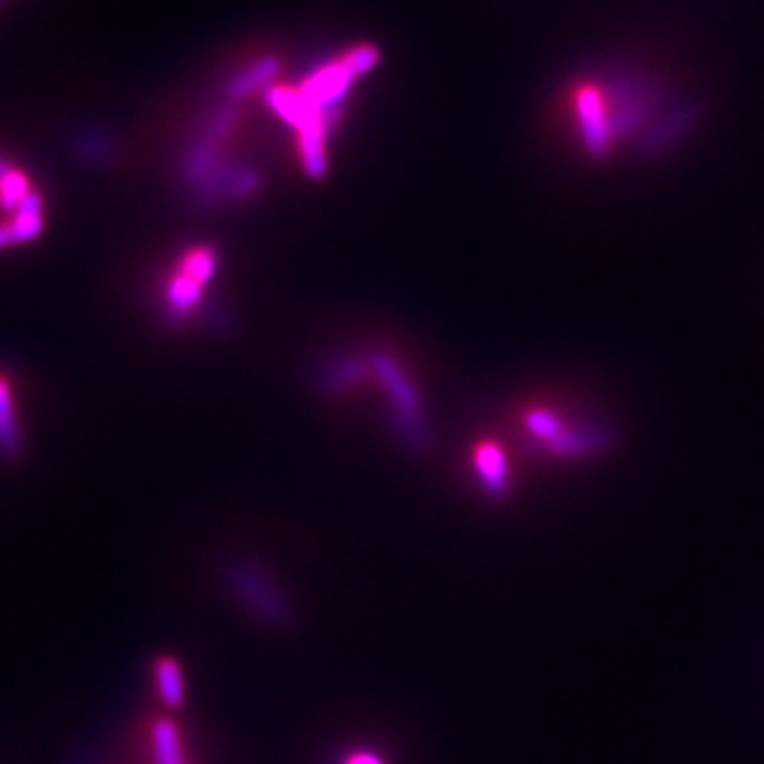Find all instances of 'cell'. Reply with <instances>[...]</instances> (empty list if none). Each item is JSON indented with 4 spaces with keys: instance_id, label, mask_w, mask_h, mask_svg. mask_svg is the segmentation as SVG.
I'll list each match as a JSON object with an SVG mask.
<instances>
[{
    "instance_id": "1",
    "label": "cell",
    "mask_w": 764,
    "mask_h": 764,
    "mask_svg": "<svg viewBox=\"0 0 764 764\" xmlns=\"http://www.w3.org/2000/svg\"><path fill=\"white\" fill-rule=\"evenodd\" d=\"M573 105L580 121L582 141L596 155L605 153L616 134H621L628 123L624 96L614 87L607 89L603 84L578 85Z\"/></svg>"
},
{
    "instance_id": "2",
    "label": "cell",
    "mask_w": 764,
    "mask_h": 764,
    "mask_svg": "<svg viewBox=\"0 0 764 764\" xmlns=\"http://www.w3.org/2000/svg\"><path fill=\"white\" fill-rule=\"evenodd\" d=\"M234 123H236V109L234 107L222 109V114L213 119V123L208 128V134L204 137V141L196 144V149L192 151L190 162L185 166V181L187 183L200 185L208 176V172L213 170V164H215L217 149H219V144L229 134Z\"/></svg>"
},
{
    "instance_id": "3",
    "label": "cell",
    "mask_w": 764,
    "mask_h": 764,
    "mask_svg": "<svg viewBox=\"0 0 764 764\" xmlns=\"http://www.w3.org/2000/svg\"><path fill=\"white\" fill-rule=\"evenodd\" d=\"M372 369L376 372L378 380L385 385V389L389 391V396L396 403V410L401 412H410V415H419L421 410V397L417 394L415 385L410 383V378L401 372L397 366L396 359L387 353H376L372 357Z\"/></svg>"
},
{
    "instance_id": "4",
    "label": "cell",
    "mask_w": 764,
    "mask_h": 764,
    "mask_svg": "<svg viewBox=\"0 0 764 764\" xmlns=\"http://www.w3.org/2000/svg\"><path fill=\"white\" fill-rule=\"evenodd\" d=\"M474 465L486 491L495 497L506 495L509 488L508 459L497 444L484 442L474 454Z\"/></svg>"
},
{
    "instance_id": "5",
    "label": "cell",
    "mask_w": 764,
    "mask_h": 764,
    "mask_svg": "<svg viewBox=\"0 0 764 764\" xmlns=\"http://www.w3.org/2000/svg\"><path fill=\"white\" fill-rule=\"evenodd\" d=\"M372 369V357L366 359L362 355H351L319 374V389L321 394H338L342 389H348L357 383H362Z\"/></svg>"
},
{
    "instance_id": "6",
    "label": "cell",
    "mask_w": 764,
    "mask_h": 764,
    "mask_svg": "<svg viewBox=\"0 0 764 764\" xmlns=\"http://www.w3.org/2000/svg\"><path fill=\"white\" fill-rule=\"evenodd\" d=\"M610 442L607 433L601 431H561L555 440L546 442V449L559 456H580V454L596 453Z\"/></svg>"
},
{
    "instance_id": "7",
    "label": "cell",
    "mask_w": 764,
    "mask_h": 764,
    "mask_svg": "<svg viewBox=\"0 0 764 764\" xmlns=\"http://www.w3.org/2000/svg\"><path fill=\"white\" fill-rule=\"evenodd\" d=\"M20 446V431L11 385L0 376V451L13 454Z\"/></svg>"
},
{
    "instance_id": "8",
    "label": "cell",
    "mask_w": 764,
    "mask_h": 764,
    "mask_svg": "<svg viewBox=\"0 0 764 764\" xmlns=\"http://www.w3.org/2000/svg\"><path fill=\"white\" fill-rule=\"evenodd\" d=\"M34 192L30 190V179L22 170L0 162V204L4 208H20Z\"/></svg>"
},
{
    "instance_id": "9",
    "label": "cell",
    "mask_w": 764,
    "mask_h": 764,
    "mask_svg": "<svg viewBox=\"0 0 764 764\" xmlns=\"http://www.w3.org/2000/svg\"><path fill=\"white\" fill-rule=\"evenodd\" d=\"M202 300V284L192 277L176 275L169 284V309L174 314H185L196 309Z\"/></svg>"
},
{
    "instance_id": "10",
    "label": "cell",
    "mask_w": 764,
    "mask_h": 764,
    "mask_svg": "<svg viewBox=\"0 0 764 764\" xmlns=\"http://www.w3.org/2000/svg\"><path fill=\"white\" fill-rule=\"evenodd\" d=\"M236 166L232 164H222V166H215V169L208 172V176L200 183L198 187V202L200 206H213L217 204L219 200L226 198L227 196V185L232 181V176L236 174Z\"/></svg>"
},
{
    "instance_id": "11",
    "label": "cell",
    "mask_w": 764,
    "mask_h": 764,
    "mask_svg": "<svg viewBox=\"0 0 764 764\" xmlns=\"http://www.w3.org/2000/svg\"><path fill=\"white\" fill-rule=\"evenodd\" d=\"M217 263H219L217 254L213 249L202 247V249H194V251L185 254V257L181 259L179 272L185 277H192L200 284L208 283L217 270Z\"/></svg>"
},
{
    "instance_id": "12",
    "label": "cell",
    "mask_w": 764,
    "mask_h": 764,
    "mask_svg": "<svg viewBox=\"0 0 764 764\" xmlns=\"http://www.w3.org/2000/svg\"><path fill=\"white\" fill-rule=\"evenodd\" d=\"M391 421H394V427H396L397 435H399L408 446L419 449V451H424V449L429 446L431 435H429V429L424 427L419 415H410V412L394 410Z\"/></svg>"
},
{
    "instance_id": "13",
    "label": "cell",
    "mask_w": 764,
    "mask_h": 764,
    "mask_svg": "<svg viewBox=\"0 0 764 764\" xmlns=\"http://www.w3.org/2000/svg\"><path fill=\"white\" fill-rule=\"evenodd\" d=\"M277 71V64L275 62H263V64H257L254 71L236 77L234 82H229L227 85V92L234 96V98H240V96H247L251 94L257 85L266 84Z\"/></svg>"
},
{
    "instance_id": "14",
    "label": "cell",
    "mask_w": 764,
    "mask_h": 764,
    "mask_svg": "<svg viewBox=\"0 0 764 764\" xmlns=\"http://www.w3.org/2000/svg\"><path fill=\"white\" fill-rule=\"evenodd\" d=\"M158 735V754H160V764H187L181 741L176 735V729L172 724L162 722L155 729Z\"/></svg>"
},
{
    "instance_id": "15",
    "label": "cell",
    "mask_w": 764,
    "mask_h": 764,
    "mask_svg": "<svg viewBox=\"0 0 764 764\" xmlns=\"http://www.w3.org/2000/svg\"><path fill=\"white\" fill-rule=\"evenodd\" d=\"M527 427L531 429V433L538 435L539 440H544V444L550 442V440H555V438L566 429L563 423H561L552 412H548V410H534V412H529V415H527Z\"/></svg>"
},
{
    "instance_id": "16",
    "label": "cell",
    "mask_w": 764,
    "mask_h": 764,
    "mask_svg": "<svg viewBox=\"0 0 764 764\" xmlns=\"http://www.w3.org/2000/svg\"><path fill=\"white\" fill-rule=\"evenodd\" d=\"M261 179L254 169H238L227 185V200L251 198L259 190Z\"/></svg>"
},
{
    "instance_id": "17",
    "label": "cell",
    "mask_w": 764,
    "mask_h": 764,
    "mask_svg": "<svg viewBox=\"0 0 764 764\" xmlns=\"http://www.w3.org/2000/svg\"><path fill=\"white\" fill-rule=\"evenodd\" d=\"M166 665L162 667V686H164V697L170 706H176L181 701L183 695V686H181V676L176 671V667L172 665V660H164Z\"/></svg>"
},
{
    "instance_id": "18",
    "label": "cell",
    "mask_w": 764,
    "mask_h": 764,
    "mask_svg": "<svg viewBox=\"0 0 764 764\" xmlns=\"http://www.w3.org/2000/svg\"><path fill=\"white\" fill-rule=\"evenodd\" d=\"M342 764H385V761L369 750H355L342 758Z\"/></svg>"
}]
</instances>
